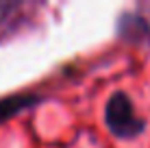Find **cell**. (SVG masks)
<instances>
[{
    "label": "cell",
    "instance_id": "6da1fadb",
    "mask_svg": "<svg viewBox=\"0 0 150 148\" xmlns=\"http://www.w3.org/2000/svg\"><path fill=\"white\" fill-rule=\"evenodd\" d=\"M105 120L113 133L117 137H124V140L135 137L144 131V120L135 113L131 98L122 91H117L109 98L105 109Z\"/></svg>",
    "mask_w": 150,
    "mask_h": 148
}]
</instances>
